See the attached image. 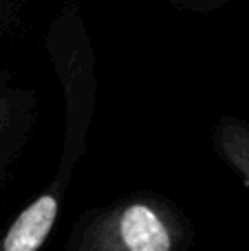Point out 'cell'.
Segmentation results:
<instances>
[{"label":"cell","mask_w":249,"mask_h":251,"mask_svg":"<svg viewBox=\"0 0 249 251\" xmlns=\"http://www.w3.org/2000/svg\"><path fill=\"white\" fill-rule=\"evenodd\" d=\"M57 203L53 196H42L18 216L4 238V251H38L55 223Z\"/></svg>","instance_id":"1"},{"label":"cell","mask_w":249,"mask_h":251,"mask_svg":"<svg viewBox=\"0 0 249 251\" xmlns=\"http://www.w3.org/2000/svg\"><path fill=\"white\" fill-rule=\"evenodd\" d=\"M122 238L128 251H170V236L166 227L146 205H132L124 212Z\"/></svg>","instance_id":"2"}]
</instances>
